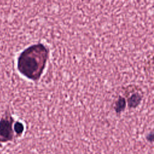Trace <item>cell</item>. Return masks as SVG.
I'll list each match as a JSON object with an SVG mask.
<instances>
[{
	"mask_svg": "<svg viewBox=\"0 0 154 154\" xmlns=\"http://www.w3.org/2000/svg\"><path fill=\"white\" fill-rule=\"evenodd\" d=\"M48 54V48L42 43L31 45L24 49L17 58L18 71L28 79L38 80L46 64Z\"/></svg>",
	"mask_w": 154,
	"mask_h": 154,
	"instance_id": "1",
	"label": "cell"
},
{
	"mask_svg": "<svg viewBox=\"0 0 154 154\" xmlns=\"http://www.w3.org/2000/svg\"><path fill=\"white\" fill-rule=\"evenodd\" d=\"M14 120L8 110L0 119V143H7L14 139L13 123Z\"/></svg>",
	"mask_w": 154,
	"mask_h": 154,
	"instance_id": "2",
	"label": "cell"
},
{
	"mask_svg": "<svg viewBox=\"0 0 154 154\" xmlns=\"http://www.w3.org/2000/svg\"><path fill=\"white\" fill-rule=\"evenodd\" d=\"M141 100V96L139 93H134L128 98V105L129 107L134 108L140 103Z\"/></svg>",
	"mask_w": 154,
	"mask_h": 154,
	"instance_id": "3",
	"label": "cell"
},
{
	"mask_svg": "<svg viewBox=\"0 0 154 154\" xmlns=\"http://www.w3.org/2000/svg\"><path fill=\"white\" fill-rule=\"evenodd\" d=\"M125 105H126L125 99L123 97H120L115 104V106H116L115 109L116 112H120V111H123L125 108Z\"/></svg>",
	"mask_w": 154,
	"mask_h": 154,
	"instance_id": "4",
	"label": "cell"
},
{
	"mask_svg": "<svg viewBox=\"0 0 154 154\" xmlns=\"http://www.w3.org/2000/svg\"><path fill=\"white\" fill-rule=\"evenodd\" d=\"M13 131L17 136H20L24 131V126L23 123L19 121L16 122L13 125Z\"/></svg>",
	"mask_w": 154,
	"mask_h": 154,
	"instance_id": "5",
	"label": "cell"
}]
</instances>
